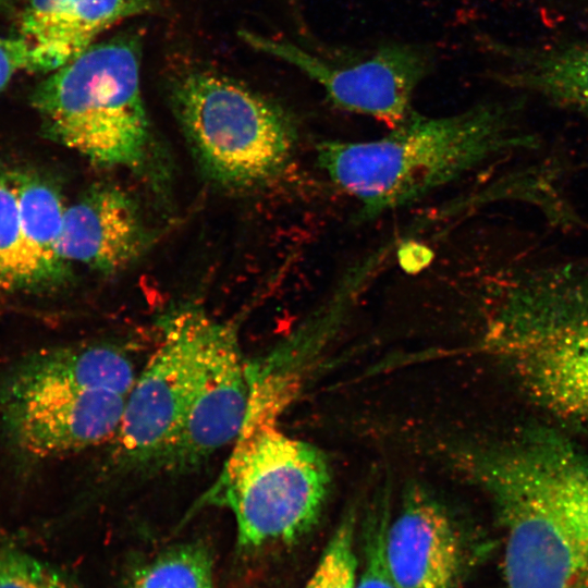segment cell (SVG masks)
Instances as JSON below:
<instances>
[{
    "instance_id": "obj_1",
    "label": "cell",
    "mask_w": 588,
    "mask_h": 588,
    "mask_svg": "<svg viewBox=\"0 0 588 588\" xmlns=\"http://www.w3.org/2000/svg\"><path fill=\"white\" fill-rule=\"evenodd\" d=\"M452 460L492 501L503 588H588V453L537 430Z\"/></svg>"
},
{
    "instance_id": "obj_2",
    "label": "cell",
    "mask_w": 588,
    "mask_h": 588,
    "mask_svg": "<svg viewBox=\"0 0 588 588\" xmlns=\"http://www.w3.org/2000/svg\"><path fill=\"white\" fill-rule=\"evenodd\" d=\"M503 103L476 105L461 113L427 117L414 111L385 136L368 142L324 140L319 168L359 203L356 218L371 220L458 179L491 157L536 146L512 131Z\"/></svg>"
},
{
    "instance_id": "obj_3",
    "label": "cell",
    "mask_w": 588,
    "mask_h": 588,
    "mask_svg": "<svg viewBox=\"0 0 588 588\" xmlns=\"http://www.w3.org/2000/svg\"><path fill=\"white\" fill-rule=\"evenodd\" d=\"M485 335L544 408L588 420V255L511 268Z\"/></svg>"
},
{
    "instance_id": "obj_4",
    "label": "cell",
    "mask_w": 588,
    "mask_h": 588,
    "mask_svg": "<svg viewBox=\"0 0 588 588\" xmlns=\"http://www.w3.org/2000/svg\"><path fill=\"white\" fill-rule=\"evenodd\" d=\"M33 105L51 138L95 164L138 171L148 160L151 130L135 35L96 42L50 72Z\"/></svg>"
},
{
    "instance_id": "obj_5",
    "label": "cell",
    "mask_w": 588,
    "mask_h": 588,
    "mask_svg": "<svg viewBox=\"0 0 588 588\" xmlns=\"http://www.w3.org/2000/svg\"><path fill=\"white\" fill-rule=\"evenodd\" d=\"M331 483L326 454L279 420L245 414L205 504L226 507L241 549L291 543L318 523Z\"/></svg>"
},
{
    "instance_id": "obj_6",
    "label": "cell",
    "mask_w": 588,
    "mask_h": 588,
    "mask_svg": "<svg viewBox=\"0 0 588 588\" xmlns=\"http://www.w3.org/2000/svg\"><path fill=\"white\" fill-rule=\"evenodd\" d=\"M170 102L197 164L218 185L256 187L293 158L298 135L292 115L229 77L189 72L173 83Z\"/></svg>"
},
{
    "instance_id": "obj_7",
    "label": "cell",
    "mask_w": 588,
    "mask_h": 588,
    "mask_svg": "<svg viewBox=\"0 0 588 588\" xmlns=\"http://www.w3.org/2000/svg\"><path fill=\"white\" fill-rule=\"evenodd\" d=\"M212 319L187 304L158 320L160 342L126 396L112 440L118 470H155L175 441L200 380Z\"/></svg>"
},
{
    "instance_id": "obj_8",
    "label": "cell",
    "mask_w": 588,
    "mask_h": 588,
    "mask_svg": "<svg viewBox=\"0 0 588 588\" xmlns=\"http://www.w3.org/2000/svg\"><path fill=\"white\" fill-rule=\"evenodd\" d=\"M240 36L254 49L303 72L335 107L371 117L390 130L414 112V91L433 64L431 51L413 44H388L365 57L334 61L247 30H241Z\"/></svg>"
},
{
    "instance_id": "obj_9",
    "label": "cell",
    "mask_w": 588,
    "mask_h": 588,
    "mask_svg": "<svg viewBox=\"0 0 588 588\" xmlns=\"http://www.w3.org/2000/svg\"><path fill=\"white\" fill-rule=\"evenodd\" d=\"M125 401L110 391H0V424L22 455L38 461L64 457L112 441Z\"/></svg>"
},
{
    "instance_id": "obj_10",
    "label": "cell",
    "mask_w": 588,
    "mask_h": 588,
    "mask_svg": "<svg viewBox=\"0 0 588 588\" xmlns=\"http://www.w3.org/2000/svg\"><path fill=\"white\" fill-rule=\"evenodd\" d=\"M246 362L237 328L213 318L196 392L175 441L155 470L187 473L235 441L248 404Z\"/></svg>"
},
{
    "instance_id": "obj_11",
    "label": "cell",
    "mask_w": 588,
    "mask_h": 588,
    "mask_svg": "<svg viewBox=\"0 0 588 588\" xmlns=\"http://www.w3.org/2000/svg\"><path fill=\"white\" fill-rule=\"evenodd\" d=\"M388 571L399 588H457L466 544L446 507L421 486L405 490L383 540Z\"/></svg>"
},
{
    "instance_id": "obj_12",
    "label": "cell",
    "mask_w": 588,
    "mask_h": 588,
    "mask_svg": "<svg viewBox=\"0 0 588 588\" xmlns=\"http://www.w3.org/2000/svg\"><path fill=\"white\" fill-rule=\"evenodd\" d=\"M151 235L133 198L111 184H98L65 207L59 253L102 274L138 259Z\"/></svg>"
},
{
    "instance_id": "obj_13",
    "label": "cell",
    "mask_w": 588,
    "mask_h": 588,
    "mask_svg": "<svg viewBox=\"0 0 588 588\" xmlns=\"http://www.w3.org/2000/svg\"><path fill=\"white\" fill-rule=\"evenodd\" d=\"M154 9L152 0H28L21 38L30 50V71L63 66L113 25Z\"/></svg>"
},
{
    "instance_id": "obj_14",
    "label": "cell",
    "mask_w": 588,
    "mask_h": 588,
    "mask_svg": "<svg viewBox=\"0 0 588 588\" xmlns=\"http://www.w3.org/2000/svg\"><path fill=\"white\" fill-rule=\"evenodd\" d=\"M137 375L133 360L118 345L71 344L42 348L23 357L2 376L0 391L70 389L127 396Z\"/></svg>"
},
{
    "instance_id": "obj_15",
    "label": "cell",
    "mask_w": 588,
    "mask_h": 588,
    "mask_svg": "<svg viewBox=\"0 0 588 588\" xmlns=\"http://www.w3.org/2000/svg\"><path fill=\"white\" fill-rule=\"evenodd\" d=\"M505 65L502 84L525 90L588 117V42L540 47L491 44Z\"/></svg>"
},
{
    "instance_id": "obj_16",
    "label": "cell",
    "mask_w": 588,
    "mask_h": 588,
    "mask_svg": "<svg viewBox=\"0 0 588 588\" xmlns=\"http://www.w3.org/2000/svg\"><path fill=\"white\" fill-rule=\"evenodd\" d=\"M25 258V290L64 281L70 265L59 253L65 207L57 188L35 174H13Z\"/></svg>"
},
{
    "instance_id": "obj_17",
    "label": "cell",
    "mask_w": 588,
    "mask_h": 588,
    "mask_svg": "<svg viewBox=\"0 0 588 588\" xmlns=\"http://www.w3.org/2000/svg\"><path fill=\"white\" fill-rule=\"evenodd\" d=\"M126 588H216L211 551L196 541L170 547L137 567Z\"/></svg>"
},
{
    "instance_id": "obj_18",
    "label": "cell",
    "mask_w": 588,
    "mask_h": 588,
    "mask_svg": "<svg viewBox=\"0 0 588 588\" xmlns=\"http://www.w3.org/2000/svg\"><path fill=\"white\" fill-rule=\"evenodd\" d=\"M25 290V258L13 174L0 171V296Z\"/></svg>"
},
{
    "instance_id": "obj_19",
    "label": "cell",
    "mask_w": 588,
    "mask_h": 588,
    "mask_svg": "<svg viewBox=\"0 0 588 588\" xmlns=\"http://www.w3.org/2000/svg\"><path fill=\"white\" fill-rule=\"evenodd\" d=\"M356 525L357 514L351 507L338 524L304 588L357 587Z\"/></svg>"
},
{
    "instance_id": "obj_20",
    "label": "cell",
    "mask_w": 588,
    "mask_h": 588,
    "mask_svg": "<svg viewBox=\"0 0 588 588\" xmlns=\"http://www.w3.org/2000/svg\"><path fill=\"white\" fill-rule=\"evenodd\" d=\"M0 588H75L57 568L30 553L0 547Z\"/></svg>"
},
{
    "instance_id": "obj_21",
    "label": "cell",
    "mask_w": 588,
    "mask_h": 588,
    "mask_svg": "<svg viewBox=\"0 0 588 588\" xmlns=\"http://www.w3.org/2000/svg\"><path fill=\"white\" fill-rule=\"evenodd\" d=\"M389 516L388 505L384 504L366 522L364 566L356 588H399L384 560L383 540Z\"/></svg>"
},
{
    "instance_id": "obj_22",
    "label": "cell",
    "mask_w": 588,
    "mask_h": 588,
    "mask_svg": "<svg viewBox=\"0 0 588 588\" xmlns=\"http://www.w3.org/2000/svg\"><path fill=\"white\" fill-rule=\"evenodd\" d=\"M30 69V50L24 39L0 37V91L19 71Z\"/></svg>"
}]
</instances>
